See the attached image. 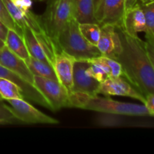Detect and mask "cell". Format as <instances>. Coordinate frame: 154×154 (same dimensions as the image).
Masks as SVG:
<instances>
[{
	"mask_svg": "<svg viewBox=\"0 0 154 154\" xmlns=\"http://www.w3.org/2000/svg\"><path fill=\"white\" fill-rule=\"evenodd\" d=\"M117 28L122 45L117 60L122 66L123 76L145 97L154 93V69L145 41L127 34L120 26Z\"/></svg>",
	"mask_w": 154,
	"mask_h": 154,
	"instance_id": "cell-1",
	"label": "cell"
},
{
	"mask_svg": "<svg viewBox=\"0 0 154 154\" xmlns=\"http://www.w3.org/2000/svg\"><path fill=\"white\" fill-rule=\"evenodd\" d=\"M71 108L89 110L99 113H111L123 116L144 117L150 116L144 104L123 102L111 99L109 96H90L80 93H70Z\"/></svg>",
	"mask_w": 154,
	"mask_h": 154,
	"instance_id": "cell-2",
	"label": "cell"
},
{
	"mask_svg": "<svg viewBox=\"0 0 154 154\" xmlns=\"http://www.w3.org/2000/svg\"><path fill=\"white\" fill-rule=\"evenodd\" d=\"M60 51L76 60H90L101 56L97 47L87 42L79 29V23L74 17L60 31L55 40Z\"/></svg>",
	"mask_w": 154,
	"mask_h": 154,
	"instance_id": "cell-3",
	"label": "cell"
},
{
	"mask_svg": "<svg viewBox=\"0 0 154 154\" xmlns=\"http://www.w3.org/2000/svg\"><path fill=\"white\" fill-rule=\"evenodd\" d=\"M72 17L71 0H49L45 12L39 17L43 29L54 41Z\"/></svg>",
	"mask_w": 154,
	"mask_h": 154,
	"instance_id": "cell-4",
	"label": "cell"
},
{
	"mask_svg": "<svg viewBox=\"0 0 154 154\" xmlns=\"http://www.w3.org/2000/svg\"><path fill=\"white\" fill-rule=\"evenodd\" d=\"M34 85L48 101L52 111L71 108L70 93L58 81L34 76Z\"/></svg>",
	"mask_w": 154,
	"mask_h": 154,
	"instance_id": "cell-5",
	"label": "cell"
},
{
	"mask_svg": "<svg viewBox=\"0 0 154 154\" xmlns=\"http://www.w3.org/2000/svg\"><path fill=\"white\" fill-rule=\"evenodd\" d=\"M9 110L19 122L28 124H58L57 119L44 114L24 99H14L5 101Z\"/></svg>",
	"mask_w": 154,
	"mask_h": 154,
	"instance_id": "cell-6",
	"label": "cell"
},
{
	"mask_svg": "<svg viewBox=\"0 0 154 154\" xmlns=\"http://www.w3.org/2000/svg\"><path fill=\"white\" fill-rule=\"evenodd\" d=\"M99 94L105 96H124L140 101L144 104L145 96L138 91L123 76L106 78L100 84Z\"/></svg>",
	"mask_w": 154,
	"mask_h": 154,
	"instance_id": "cell-7",
	"label": "cell"
},
{
	"mask_svg": "<svg viewBox=\"0 0 154 154\" xmlns=\"http://www.w3.org/2000/svg\"><path fill=\"white\" fill-rule=\"evenodd\" d=\"M90 63L87 60H76L74 65L72 91L90 96L99 95L100 82L87 73Z\"/></svg>",
	"mask_w": 154,
	"mask_h": 154,
	"instance_id": "cell-8",
	"label": "cell"
},
{
	"mask_svg": "<svg viewBox=\"0 0 154 154\" xmlns=\"http://www.w3.org/2000/svg\"><path fill=\"white\" fill-rule=\"evenodd\" d=\"M0 78L10 80L17 84L20 88L24 99L31 101L32 102L40 105L41 106H43L52 111L50 104L34 84L28 82L23 78L3 67L1 65H0Z\"/></svg>",
	"mask_w": 154,
	"mask_h": 154,
	"instance_id": "cell-9",
	"label": "cell"
},
{
	"mask_svg": "<svg viewBox=\"0 0 154 154\" xmlns=\"http://www.w3.org/2000/svg\"><path fill=\"white\" fill-rule=\"evenodd\" d=\"M100 26V38L96 47L102 56L117 60L122 50L121 40L117 26L108 24Z\"/></svg>",
	"mask_w": 154,
	"mask_h": 154,
	"instance_id": "cell-10",
	"label": "cell"
},
{
	"mask_svg": "<svg viewBox=\"0 0 154 154\" xmlns=\"http://www.w3.org/2000/svg\"><path fill=\"white\" fill-rule=\"evenodd\" d=\"M126 11V0H102L96 14L98 23L102 25H122Z\"/></svg>",
	"mask_w": 154,
	"mask_h": 154,
	"instance_id": "cell-11",
	"label": "cell"
},
{
	"mask_svg": "<svg viewBox=\"0 0 154 154\" xmlns=\"http://www.w3.org/2000/svg\"><path fill=\"white\" fill-rule=\"evenodd\" d=\"M75 61L76 60L73 57L60 51L56 56L53 66L58 81L66 87L69 93H72L73 87V72Z\"/></svg>",
	"mask_w": 154,
	"mask_h": 154,
	"instance_id": "cell-12",
	"label": "cell"
},
{
	"mask_svg": "<svg viewBox=\"0 0 154 154\" xmlns=\"http://www.w3.org/2000/svg\"><path fill=\"white\" fill-rule=\"evenodd\" d=\"M120 26L127 34L132 36H138L139 32L146 33L145 16L139 2L132 7L126 9Z\"/></svg>",
	"mask_w": 154,
	"mask_h": 154,
	"instance_id": "cell-13",
	"label": "cell"
},
{
	"mask_svg": "<svg viewBox=\"0 0 154 154\" xmlns=\"http://www.w3.org/2000/svg\"><path fill=\"white\" fill-rule=\"evenodd\" d=\"M0 65L34 84V75L25 60L11 52L6 46L0 51Z\"/></svg>",
	"mask_w": 154,
	"mask_h": 154,
	"instance_id": "cell-14",
	"label": "cell"
},
{
	"mask_svg": "<svg viewBox=\"0 0 154 154\" xmlns=\"http://www.w3.org/2000/svg\"><path fill=\"white\" fill-rule=\"evenodd\" d=\"M3 2L5 5L11 17L20 29L21 30L23 27H29L35 32H45L41 24L39 17L35 16L34 14L32 13V11L27 13L22 11L14 5L11 0H3Z\"/></svg>",
	"mask_w": 154,
	"mask_h": 154,
	"instance_id": "cell-15",
	"label": "cell"
},
{
	"mask_svg": "<svg viewBox=\"0 0 154 154\" xmlns=\"http://www.w3.org/2000/svg\"><path fill=\"white\" fill-rule=\"evenodd\" d=\"M72 16L79 23H98L95 16L93 0H71Z\"/></svg>",
	"mask_w": 154,
	"mask_h": 154,
	"instance_id": "cell-16",
	"label": "cell"
},
{
	"mask_svg": "<svg viewBox=\"0 0 154 154\" xmlns=\"http://www.w3.org/2000/svg\"><path fill=\"white\" fill-rule=\"evenodd\" d=\"M21 32L30 57L41 61L46 62L50 64L34 31L29 27H23L21 29Z\"/></svg>",
	"mask_w": 154,
	"mask_h": 154,
	"instance_id": "cell-17",
	"label": "cell"
},
{
	"mask_svg": "<svg viewBox=\"0 0 154 154\" xmlns=\"http://www.w3.org/2000/svg\"><path fill=\"white\" fill-rule=\"evenodd\" d=\"M5 44L11 52L25 61L29 57V54L22 35L18 33L15 30L9 29Z\"/></svg>",
	"mask_w": 154,
	"mask_h": 154,
	"instance_id": "cell-18",
	"label": "cell"
},
{
	"mask_svg": "<svg viewBox=\"0 0 154 154\" xmlns=\"http://www.w3.org/2000/svg\"><path fill=\"white\" fill-rule=\"evenodd\" d=\"M25 62L34 76H39L58 81L54 67L49 63L41 61L30 56Z\"/></svg>",
	"mask_w": 154,
	"mask_h": 154,
	"instance_id": "cell-19",
	"label": "cell"
},
{
	"mask_svg": "<svg viewBox=\"0 0 154 154\" xmlns=\"http://www.w3.org/2000/svg\"><path fill=\"white\" fill-rule=\"evenodd\" d=\"M24 99L20 88L6 78H0V101Z\"/></svg>",
	"mask_w": 154,
	"mask_h": 154,
	"instance_id": "cell-20",
	"label": "cell"
},
{
	"mask_svg": "<svg viewBox=\"0 0 154 154\" xmlns=\"http://www.w3.org/2000/svg\"><path fill=\"white\" fill-rule=\"evenodd\" d=\"M79 29L87 42L95 46L97 45L101 35V26L98 23H79Z\"/></svg>",
	"mask_w": 154,
	"mask_h": 154,
	"instance_id": "cell-21",
	"label": "cell"
},
{
	"mask_svg": "<svg viewBox=\"0 0 154 154\" xmlns=\"http://www.w3.org/2000/svg\"><path fill=\"white\" fill-rule=\"evenodd\" d=\"M124 116L111 113H100L95 120L96 125L102 127H119L124 123Z\"/></svg>",
	"mask_w": 154,
	"mask_h": 154,
	"instance_id": "cell-22",
	"label": "cell"
},
{
	"mask_svg": "<svg viewBox=\"0 0 154 154\" xmlns=\"http://www.w3.org/2000/svg\"><path fill=\"white\" fill-rule=\"evenodd\" d=\"M141 5L144 13L147 24L145 35L150 36L154 38V2L148 4H141Z\"/></svg>",
	"mask_w": 154,
	"mask_h": 154,
	"instance_id": "cell-23",
	"label": "cell"
},
{
	"mask_svg": "<svg viewBox=\"0 0 154 154\" xmlns=\"http://www.w3.org/2000/svg\"><path fill=\"white\" fill-rule=\"evenodd\" d=\"M0 20L2 23H4L8 27V29L15 30L18 33L22 35L21 30L18 28L17 26L16 25V23L14 21V20L11 17L5 5L3 2V0H0Z\"/></svg>",
	"mask_w": 154,
	"mask_h": 154,
	"instance_id": "cell-24",
	"label": "cell"
},
{
	"mask_svg": "<svg viewBox=\"0 0 154 154\" xmlns=\"http://www.w3.org/2000/svg\"><path fill=\"white\" fill-rule=\"evenodd\" d=\"M19 122L9 110L7 104L0 101V124H11Z\"/></svg>",
	"mask_w": 154,
	"mask_h": 154,
	"instance_id": "cell-25",
	"label": "cell"
},
{
	"mask_svg": "<svg viewBox=\"0 0 154 154\" xmlns=\"http://www.w3.org/2000/svg\"><path fill=\"white\" fill-rule=\"evenodd\" d=\"M17 8L24 12L31 11L32 5V0H11Z\"/></svg>",
	"mask_w": 154,
	"mask_h": 154,
	"instance_id": "cell-26",
	"label": "cell"
},
{
	"mask_svg": "<svg viewBox=\"0 0 154 154\" xmlns=\"http://www.w3.org/2000/svg\"><path fill=\"white\" fill-rule=\"evenodd\" d=\"M146 38V47H147V51L148 53L149 57L150 59L152 65L153 66L154 69V41L153 38L150 37V36L145 35Z\"/></svg>",
	"mask_w": 154,
	"mask_h": 154,
	"instance_id": "cell-27",
	"label": "cell"
},
{
	"mask_svg": "<svg viewBox=\"0 0 154 154\" xmlns=\"http://www.w3.org/2000/svg\"><path fill=\"white\" fill-rule=\"evenodd\" d=\"M144 105L148 109L150 116L154 117V93H151L146 96Z\"/></svg>",
	"mask_w": 154,
	"mask_h": 154,
	"instance_id": "cell-28",
	"label": "cell"
},
{
	"mask_svg": "<svg viewBox=\"0 0 154 154\" xmlns=\"http://www.w3.org/2000/svg\"><path fill=\"white\" fill-rule=\"evenodd\" d=\"M8 29V27L4 23H2L0 20V38H1L3 42L5 41Z\"/></svg>",
	"mask_w": 154,
	"mask_h": 154,
	"instance_id": "cell-29",
	"label": "cell"
},
{
	"mask_svg": "<svg viewBox=\"0 0 154 154\" xmlns=\"http://www.w3.org/2000/svg\"><path fill=\"white\" fill-rule=\"evenodd\" d=\"M102 0H93V5H94V10H95V16H96V13L99 11V7H100L101 4H102Z\"/></svg>",
	"mask_w": 154,
	"mask_h": 154,
	"instance_id": "cell-30",
	"label": "cell"
},
{
	"mask_svg": "<svg viewBox=\"0 0 154 154\" xmlns=\"http://www.w3.org/2000/svg\"><path fill=\"white\" fill-rule=\"evenodd\" d=\"M138 2V0H126V9L132 7V6L135 5Z\"/></svg>",
	"mask_w": 154,
	"mask_h": 154,
	"instance_id": "cell-31",
	"label": "cell"
},
{
	"mask_svg": "<svg viewBox=\"0 0 154 154\" xmlns=\"http://www.w3.org/2000/svg\"><path fill=\"white\" fill-rule=\"evenodd\" d=\"M138 2L141 4H148V3L153 2H154V0H138Z\"/></svg>",
	"mask_w": 154,
	"mask_h": 154,
	"instance_id": "cell-32",
	"label": "cell"
},
{
	"mask_svg": "<svg viewBox=\"0 0 154 154\" xmlns=\"http://www.w3.org/2000/svg\"><path fill=\"white\" fill-rule=\"evenodd\" d=\"M5 46V42H3V41L2 40L1 38H0V51H1L2 49H3Z\"/></svg>",
	"mask_w": 154,
	"mask_h": 154,
	"instance_id": "cell-33",
	"label": "cell"
},
{
	"mask_svg": "<svg viewBox=\"0 0 154 154\" xmlns=\"http://www.w3.org/2000/svg\"><path fill=\"white\" fill-rule=\"evenodd\" d=\"M153 41H154V38H153Z\"/></svg>",
	"mask_w": 154,
	"mask_h": 154,
	"instance_id": "cell-34",
	"label": "cell"
}]
</instances>
